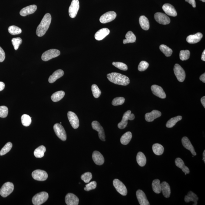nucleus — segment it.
Returning <instances> with one entry per match:
<instances>
[{
    "mask_svg": "<svg viewBox=\"0 0 205 205\" xmlns=\"http://www.w3.org/2000/svg\"><path fill=\"white\" fill-rule=\"evenodd\" d=\"M198 197L197 195L193 192L190 191L187 195L185 196V201L186 203H189L190 201L194 202L193 205L198 204Z\"/></svg>",
    "mask_w": 205,
    "mask_h": 205,
    "instance_id": "obj_27",
    "label": "nucleus"
},
{
    "mask_svg": "<svg viewBox=\"0 0 205 205\" xmlns=\"http://www.w3.org/2000/svg\"><path fill=\"white\" fill-rule=\"evenodd\" d=\"M151 88L152 91L154 95L161 98H166V93L161 87L157 85H153L151 86Z\"/></svg>",
    "mask_w": 205,
    "mask_h": 205,
    "instance_id": "obj_16",
    "label": "nucleus"
},
{
    "mask_svg": "<svg viewBox=\"0 0 205 205\" xmlns=\"http://www.w3.org/2000/svg\"><path fill=\"white\" fill-rule=\"evenodd\" d=\"M199 79L202 82L204 83H205V73H204L201 76H200Z\"/></svg>",
    "mask_w": 205,
    "mask_h": 205,
    "instance_id": "obj_55",
    "label": "nucleus"
},
{
    "mask_svg": "<svg viewBox=\"0 0 205 205\" xmlns=\"http://www.w3.org/2000/svg\"><path fill=\"white\" fill-rule=\"evenodd\" d=\"M135 116L134 114H132L130 110L127 111L124 114L122 119L121 122L118 124V128L119 129H125L127 125L128 121L133 120L135 119Z\"/></svg>",
    "mask_w": 205,
    "mask_h": 205,
    "instance_id": "obj_4",
    "label": "nucleus"
},
{
    "mask_svg": "<svg viewBox=\"0 0 205 205\" xmlns=\"http://www.w3.org/2000/svg\"><path fill=\"white\" fill-rule=\"evenodd\" d=\"M92 157L93 161L97 165H101L104 164V158L100 152L97 151L93 152Z\"/></svg>",
    "mask_w": 205,
    "mask_h": 205,
    "instance_id": "obj_23",
    "label": "nucleus"
},
{
    "mask_svg": "<svg viewBox=\"0 0 205 205\" xmlns=\"http://www.w3.org/2000/svg\"><path fill=\"white\" fill-rule=\"evenodd\" d=\"M139 24L143 30H148L150 28V24L148 19L145 16H141L139 19Z\"/></svg>",
    "mask_w": 205,
    "mask_h": 205,
    "instance_id": "obj_30",
    "label": "nucleus"
},
{
    "mask_svg": "<svg viewBox=\"0 0 205 205\" xmlns=\"http://www.w3.org/2000/svg\"><path fill=\"white\" fill-rule=\"evenodd\" d=\"M51 16L50 14H46L36 30V34L39 37H42L48 30L51 23Z\"/></svg>",
    "mask_w": 205,
    "mask_h": 205,
    "instance_id": "obj_2",
    "label": "nucleus"
},
{
    "mask_svg": "<svg viewBox=\"0 0 205 205\" xmlns=\"http://www.w3.org/2000/svg\"><path fill=\"white\" fill-rule=\"evenodd\" d=\"M113 184L118 193L122 196H126L127 189L126 186L123 183L118 179H115L113 181Z\"/></svg>",
    "mask_w": 205,
    "mask_h": 205,
    "instance_id": "obj_7",
    "label": "nucleus"
},
{
    "mask_svg": "<svg viewBox=\"0 0 205 205\" xmlns=\"http://www.w3.org/2000/svg\"><path fill=\"white\" fill-rule=\"evenodd\" d=\"M125 99L123 97H118L114 98L112 102L113 106H117L122 105L125 102Z\"/></svg>",
    "mask_w": 205,
    "mask_h": 205,
    "instance_id": "obj_47",
    "label": "nucleus"
},
{
    "mask_svg": "<svg viewBox=\"0 0 205 205\" xmlns=\"http://www.w3.org/2000/svg\"><path fill=\"white\" fill-rule=\"evenodd\" d=\"M54 130L56 134L60 139L63 141H65L67 139L66 132L63 127L61 124L57 123L54 125Z\"/></svg>",
    "mask_w": 205,
    "mask_h": 205,
    "instance_id": "obj_8",
    "label": "nucleus"
},
{
    "mask_svg": "<svg viewBox=\"0 0 205 205\" xmlns=\"http://www.w3.org/2000/svg\"><path fill=\"white\" fill-rule=\"evenodd\" d=\"M136 161L139 166L143 167L146 165L147 160L144 154L142 152H139L136 156Z\"/></svg>",
    "mask_w": 205,
    "mask_h": 205,
    "instance_id": "obj_31",
    "label": "nucleus"
},
{
    "mask_svg": "<svg viewBox=\"0 0 205 205\" xmlns=\"http://www.w3.org/2000/svg\"><path fill=\"white\" fill-rule=\"evenodd\" d=\"M201 104H203V107H204V108H205V96H204L202 98H201Z\"/></svg>",
    "mask_w": 205,
    "mask_h": 205,
    "instance_id": "obj_56",
    "label": "nucleus"
},
{
    "mask_svg": "<svg viewBox=\"0 0 205 205\" xmlns=\"http://www.w3.org/2000/svg\"><path fill=\"white\" fill-rule=\"evenodd\" d=\"M163 10L169 16L175 17L177 16L176 10L174 7L169 4H164L162 7Z\"/></svg>",
    "mask_w": 205,
    "mask_h": 205,
    "instance_id": "obj_20",
    "label": "nucleus"
},
{
    "mask_svg": "<svg viewBox=\"0 0 205 205\" xmlns=\"http://www.w3.org/2000/svg\"><path fill=\"white\" fill-rule=\"evenodd\" d=\"M201 59L202 61H205V50L204 51L203 53L202 54Z\"/></svg>",
    "mask_w": 205,
    "mask_h": 205,
    "instance_id": "obj_57",
    "label": "nucleus"
},
{
    "mask_svg": "<svg viewBox=\"0 0 205 205\" xmlns=\"http://www.w3.org/2000/svg\"><path fill=\"white\" fill-rule=\"evenodd\" d=\"M110 33L109 29L107 28H102L98 31L95 35V39L100 41L104 39L106 36L108 35Z\"/></svg>",
    "mask_w": 205,
    "mask_h": 205,
    "instance_id": "obj_25",
    "label": "nucleus"
},
{
    "mask_svg": "<svg viewBox=\"0 0 205 205\" xmlns=\"http://www.w3.org/2000/svg\"><path fill=\"white\" fill-rule=\"evenodd\" d=\"M12 42L15 50H17L19 48V46L22 44V40L20 37L14 38H12Z\"/></svg>",
    "mask_w": 205,
    "mask_h": 205,
    "instance_id": "obj_45",
    "label": "nucleus"
},
{
    "mask_svg": "<svg viewBox=\"0 0 205 205\" xmlns=\"http://www.w3.org/2000/svg\"><path fill=\"white\" fill-rule=\"evenodd\" d=\"M203 160L204 161V162L205 163V150L203 152Z\"/></svg>",
    "mask_w": 205,
    "mask_h": 205,
    "instance_id": "obj_58",
    "label": "nucleus"
},
{
    "mask_svg": "<svg viewBox=\"0 0 205 205\" xmlns=\"http://www.w3.org/2000/svg\"><path fill=\"white\" fill-rule=\"evenodd\" d=\"M37 9V5H33L25 7L20 11L19 13L21 16H25L27 15L32 14L34 13Z\"/></svg>",
    "mask_w": 205,
    "mask_h": 205,
    "instance_id": "obj_21",
    "label": "nucleus"
},
{
    "mask_svg": "<svg viewBox=\"0 0 205 205\" xmlns=\"http://www.w3.org/2000/svg\"><path fill=\"white\" fill-rule=\"evenodd\" d=\"M65 92L63 91H59L54 93L51 96V99L53 101L57 102L59 101L64 97Z\"/></svg>",
    "mask_w": 205,
    "mask_h": 205,
    "instance_id": "obj_36",
    "label": "nucleus"
},
{
    "mask_svg": "<svg viewBox=\"0 0 205 205\" xmlns=\"http://www.w3.org/2000/svg\"><path fill=\"white\" fill-rule=\"evenodd\" d=\"M12 147V143L10 142H8V143H7L0 151V155H4L6 154L8 152L10 151Z\"/></svg>",
    "mask_w": 205,
    "mask_h": 205,
    "instance_id": "obj_43",
    "label": "nucleus"
},
{
    "mask_svg": "<svg viewBox=\"0 0 205 205\" xmlns=\"http://www.w3.org/2000/svg\"><path fill=\"white\" fill-rule=\"evenodd\" d=\"M91 89L93 97L95 98H98L101 94V91L97 85L93 84L92 86Z\"/></svg>",
    "mask_w": 205,
    "mask_h": 205,
    "instance_id": "obj_44",
    "label": "nucleus"
},
{
    "mask_svg": "<svg viewBox=\"0 0 205 205\" xmlns=\"http://www.w3.org/2000/svg\"><path fill=\"white\" fill-rule=\"evenodd\" d=\"M68 118L72 127L77 129L79 127V122L78 118L74 112L69 111L67 114Z\"/></svg>",
    "mask_w": 205,
    "mask_h": 205,
    "instance_id": "obj_15",
    "label": "nucleus"
},
{
    "mask_svg": "<svg viewBox=\"0 0 205 205\" xmlns=\"http://www.w3.org/2000/svg\"><path fill=\"white\" fill-rule=\"evenodd\" d=\"M161 192L164 197L169 198L171 195V189L169 184L166 182H163L161 184Z\"/></svg>",
    "mask_w": 205,
    "mask_h": 205,
    "instance_id": "obj_29",
    "label": "nucleus"
},
{
    "mask_svg": "<svg viewBox=\"0 0 205 205\" xmlns=\"http://www.w3.org/2000/svg\"><path fill=\"white\" fill-rule=\"evenodd\" d=\"M132 133L131 132H126L121 137L120 140L121 144L124 145L129 144L132 139Z\"/></svg>",
    "mask_w": 205,
    "mask_h": 205,
    "instance_id": "obj_33",
    "label": "nucleus"
},
{
    "mask_svg": "<svg viewBox=\"0 0 205 205\" xmlns=\"http://www.w3.org/2000/svg\"><path fill=\"white\" fill-rule=\"evenodd\" d=\"M5 87V84L3 82H0V91L4 90Z\"/></svg>",
    "mask_w": 205,
    "mask_h": 205,
    "instance_id": "obj_54",
    "label": "nucleus"
},
{
    "mask_svg": "<svg viewBox=\"0 0 205 205\" xmlns=\"http://www.w3.org/2000/svg\"><path fill=\"white\" fill-rule=\"evenodd\" d=\"M64 72L61 69L58 70L54 72L53 74L50 76L48 79V81L50 83L55 82L57 79L60 78L63 76Z\"/></svg>",
    "mask_w": 205,
    "mask_h": 205,
    "instance_id": "obj_26",
    "label": "nucleus"
},
{
    "mask_svg": "<svg viewBox=\"0 0 205 205\" xmlns=\"http://www.w3.org/2000/svg\"><path fill=\"white\" fill-rule=\"evenodd\" d=\"M183 146L185 149L189 150L193 156H196V153L195 151L194 148L191 143L190 141L187 137H184L182 139Z\"/></svg>",
    "mask_w": 205,
    "mask_h": 205,
    "instance_id": "obj_22",
    "label": "nucleus"
},
{
    "mask_svg": "<svg viewBox=\"0 0 205 205\" xmlns=\"http://www.w3.org/2000/svg\"><path fill=\"white\" fill-rule=\"evenodd\" d=\"M154 18L156 21L161 24H168L171 22L169 18L165 14L162 13H156L155 14Z\"/></svg>",
    "mask_w": 205,
    "mask_h": 205,
    "instance_id": "obj_10",
    "label": "nucleus"
},
{
    "mask_svg": "<svg viewBox=\"0 0 205 205\" xmlns=\"http://www.w3.org/2000/svg\"><path fill=\"white\" fill-rule=\"evenodd\" d=\"M136 197L139 204L141 205H150L146 195L143 191L138 189L136 192Z\"/></svg>",
    "mask_w": 205,
    "mask_h": 205,
    "instance_id": "obj_17",
    "label": "nucleus"
},
{
    "mask_svg": "<svg viewBox=\"0 0 205 205\" xmlns=\"http://www.w3.org/2000/svg\"><path fill=\"white\" fill-rule=\"evenodd\" d=\"M152 150L153 153L156 155H161L164 152V148L161 145L156 143L153 145Z\"/></svg>",
    "mask_w": 205,
    "mask_h": 205,
    "instance_id": "obj_34",
    "label": "nucleus"
},
{
    "mask_svg": "<svg viewBox=\"0 0 205 205\" xmlns=\"http://www.w3.org/2000/svg\"><path fill=\"white\" fill-rule=\"evenodd\" d=\"M126 39L124 40L123 44H125L129 43L135 42L136 40V37L133 32L130 31L128 32L125 36Z\"/></svg>",
    "mask_w": 205,
    "mask_h": 205,
    "instance_id": "obj_32",
    "label": "nucleus"
},
{
    "mask_svg": "<svg viewBox=\"0 0 205 205\" xmlns=\"http://www.w3.org/2000/svg\"><path fill=\"white\" fill-rule=\"evenodd\" d=\"M116 13L114 11H110L104 14L100 17V21L101 23L105 24L112 21L116 18Z\"/></svg>",
    "mask_w": 205,
    "mask_h": 205,
    "instance_id": "obj_11",
    "label": "nucleus"
},
{
    "mask_svg": "<svg viewBox=\"0 0 205 205\" xmlns=\"http://www.w3.org/2000/svg\"><path fill=\"white\" fill-rule=\"evenodd\" d=\"M9 33L12 35H16L20 34L22 33V30L20 28L15 26H11L8 28Z\"/></svg>",
    "mask_w": 205,
    "mask_h": 205,
    "instance_id": "obj_41",
    "label": "nucleus"
},
{
    "mask_svg": "<svg viewBox=\"0 0 205 205\" xmlns=\"http://www.w3.org/2000/svg\"><path fill=\"white\" fill-rule=\"evenodd\" d=\"M200 1H202V2H205V0H200Z\"/></svg>",
    "mask_w": 205,
    "mask_h": 205,
    "instance_id": "obj_59",
    "label": "nucleus"
},
{
    "mask_svg": "<svg viewBox=\"0 0 205 205\" xmlns=\"http://www.w3.org/2000/svg\"><path fill=\"white\" fill-rule=\"evenodd\" d=\"M33 179L36 180L44 181L46 180L48 178V174L43 170L37 169L33 171L32 174Z\"/></svg>",
    "mask_w": 205,
    "mask_h": 205,
    "instance_id": "obj_14",
    "label": "nucleus"
},
{
    "mask_svg": "<svg viewBox=\"0 0 205 205\" xmlns=\"http://www.w3.org/2000/svg\"><path fill=\"white\" fill-rule=\"evenodd\" d=\"M5 58V53L2 48L0 47V62H3Z\"/></svg>",
    "mask_w": 205,
    "mask_h": 205,
    "instance_id": "obj_52",
    "label": "nucleus"
},
{
    "mask_svg": "<svg viewBox=\"0 0 205 205\" xmlns=\"http://www.w3.org/2000/svg\"><path fill=\"white\" fill-rule=\"evenodd\" d=\"M22 124L25 127H28L31 123V118L27 114H23L21 118Z\"/></svg>",
    "mask_w": 205,
    "mask_h": 205,
    "instance_id": "obj_40",
    "label": "nucleus"
},
{
    "mask_svg": "<svg viewBox=\"0 0 205 205\" xmlns=\"http://www.w3.org/2000/svg\"><path fill=\"white\" fill-rule=\"evenodd\" d=\"M46 147L44 146H41L37 148L34 152V156L38 158H41L44 156L46 152Z\"/></svg>",
    "mask_w": 205,
    "mask_h": 205,
    "instance_id": "obj_37",
    "label": "nucleus"
},
{
    "mask_svg": "<svg viewBox=\"0 0 205 205\" xmlns=\"http://www.w3.org/2000/svg\"><path fill=\"white\" fill-rule=\"evenodd\" d=\"M8 112V108L6 106H2L0 107V118H6L7 116Z\"/></svg>",
    "mask_w": 205,
    "mask_h": 205,
    "instance_id": "obj_49",
    "label": "nucleus"
},
{
    "mask_svg": "<svg viewBox=\"0 0 205 205\" xmlns=\"http://www.w3.org/2000/svg\"><path fill=\"white\" fill-rule=\"evenodd\" d=\"M161 115V112L160 111L158 110H154L152 112L149 113H147L145 115V120L147 122H153L155 119L159 118Z\"/></svg>",
    "mask_w": 205,
    "mask_h": 205,
    "instance_id": "obj_19",
    "label": "nucleus"
},
{
    "mask_svg": "<svg viewBox=\"0 0 205 205\" xmlns=\"http://www.w3.org/2000/svg\"><path fill=\"white\" fill-rule=\"evenodd\" d=\"M160 51L164 53L167 57L171 56L172 53V50L164 44H161L160 46Z\"/></svg>",
    "mask_w": 205,
    "mask_h": 205,
    "instance_id": "obj_39",
    "label": "nucleus"
},
{
    "mask_svg": "<svg viewBox=\"0 0 205 205\" xmlns=\"http://www.w3.org/2000/svg\"><path fill=\"white\" fill-rule=\"evenodd\" d=\"M14 188V186L12 183H5L0 189V195L3 197H6L13 192Z\"/></svg>",
    "mask_w": 205,
    "mask_h": 205,
    "instance_id": "obj_6",
    "label": "nucleus"
},
{
    "mask_svg": "<svg viewBox=\"0 0 205 205\" xmlns=\"http://www.w3.org/2000/svg\"><path fill=\"white\" fill-rule=\"evenodd\" d=\"M175 162L177 167L181 169L183 172L186 174H189V168L185 166L184 163L181 158H176L175 160Z\"/></svg>",
    "mask_w": 205,
    "mask_h": 205,
    "instance_id": "obj_28",
    "label": "nucleus"
},
{
    "mask_svg": "<svg viewBox=\"0 0 205 205\" xmlns=\"http://www.w3.org/2000/svg\"><path fill=\"white\" fill-rule=\"evenodd\" d=\"M97 182L95 181L90 182L86 185V187L84 188V190L88 192L93 189H95L97 187Z\"/></svg>",
    "mask_w": 205,
    "mask_h": 205,
    "instance_id": "obj_50",
    "label": "nucleus"
},
{
    "mask_svg": "<svg viewBox=\"0 0 205 205\" xmlns=\"http://www.w3.org/2000/svg\"><path fill=\"white\" fill-rule=\"evenodd\" d=\"M174 71L178 80L180 82H184L186 77V74L183 68L180 65L175 64L174 65Z\"/></svg>",
    "mask_w": 205,
    "mask_h": 205,
    "instance_id": "obj_9",
    "label": "nucleus"
},
{
    "mask_svg": "<svg viewBox=\"0 0 205 205\" xmlns=\"http://www.w3.org/2000/svg\"><path fill=\"white\" fill-rule=\"evenodd\" d=\"M152 187L155 193L159 194L161 192V184L159 180L155 179L153 180L152 183Z\"/></svg>",
    "mask_w": 205,
    "mask_h": 205,
    "instance_id": "obj_35",
    "label": "nucleus"
},
{
    "mask_svg": "<svg viewBox=\"0 0 205 205\" xmlns=\"http://www.w3.org/2000/svg\"><path fill=\"white\" fill-rule=\"evenodd\" d=\"M190 53L189 50H182L180 52L179 56L181 60H187L190 57Z\"/></svg>",
    "mask_w": 205,
    "mask_h": 205,
    "instance_id": "obj_42",
    "label": "nucleus"
},
{
    "mask_svg": "<svg viewBox=\"0 0 205 205\" xmlns=\"http://www.w3.org/2000/svg\"><path fill=\"white\" fill-rule=\"evenodd\" d=\"M65 201L67 205H78L79 204V199L76 195L69 193L65 196Z\"/></svg>",
    "mask_w": 205,
    "mask_h": 205,
    "instance_id": "obj_18",
    "label": "nucleus"
},
{
    "mask_svg": "<svg viewBox=\"0 0 205 205\" xmlns=\"http://www.w3.org/2000/svg\"><path fill=\"white\" fill-rule=\"evenodd\" d=\"M107 77L110 82L115 84L125 86L130 83V80L127 76L118 73L113 72L108 74Z\"/></svg>",
    "mask_w": 205,
    "mask_h": 205,
    "instance_id": "obj_1",
    "label": "nucleus"
},
{
    "mask_svg": "<svg viewBox=\"0 0 205 205\" xmlns=\"http://www.w3.org/2000/svg\"><path fill=\"white\" fill-rule=\"evenodd\" d=\"M81 179L86 183H88L93 178V175L91 172H85L81 176Z\"/></svg>",
    "mask_w": 205,
    "mask_h": 205,
    "instance_id": "obj_46",
    "label": "nucleus"
},
{
    "mask_svg": "<svg viewBox=\"0 0 205 205\" xmlns=\"http://www.w3.org/2000/svg\"><path fill=\"white\" fill-rule=\"evenodd\" d=\"M185 1L192 5L193 8L196 7V4L195 0H185Z\"/></svg>",
    "mask_w": 205,
    "mask_h": 205,
    "instance_id": "obj_53",
    "label": "nucleus"
},
{
    "mask_svg": "<svg viewBox=\"0 0 205 205\" xmlns=\"http://www.w3.org/2000/svg\"><path fill=\"white\" fill-rule=\"evenodd\" d=\"M93 129L98 132L99 138L101 141H105V135L103 127L97 121H93L92 123Z\"/></svg>",
    "mask_w": 205,
    "mask_h": 205,
    "instance_id": "obj_13",
    "label": "nucleus"
},
{
    "mask_svg": "<svg viewBox=\"0 0 205 205\" xmlns=\"http://www.w3.org/2000/svg\"><path fill=\"white\" fill-rule=\"evenodd\" d=\"M182 117L181 116H178L171 118L169 121L167 122L166 124V127L167 128H171L173 127L174 125L176 124L177 122L182 119Z\"/></svg>",
    "mask_w": 205,
    "mask_h": 205,
    "instance_id": "obj_38",
    "label": "nucleus"
},
{
    "mask_svg": "<svg viewBox=\"0 0 205 205\" xmlns=\"http://www.w3.org/2000/svg\"><path fill=\"white\" fill-rule=\"evenodd\" d=\"M149 66L148 63L145 61H142L140 62L138 67V69L140 72H143L147 69Z\"/></svg>",
    "mask_w": 205,
    "mask_h": 205,
    "instance_id": "obj_51",
    "label": "nucleus"
},
{
    "mask_svg": "<svg viewBox=\"0 0 205 205\" xmlns=\"http://www.w3.org/2000/svg\"><path fill=\"white\" fill-rule=\"evenodd\" d=\"M113 65L116 68L123 71H127L128 70V67L126 64L124 63L121 62H113Z\"/></svg>",
    "mask_w": 205,
    "mask_h": 205,
    "instance_id": "obj_48",
    "label": "nucleus"
},
{
    "mask_svg": "<svg viewBox=\"0 0 205 205\" xmlns=\"http://www.w3.org/2000/svg\"><path fill=\"white\" fill-rule=\"evenodd\" d=\"M79 8L78 0H73L69 8V15L71 18H75L77 14Z\"/></svg>",
    "mask_w": 205,
    "mask_h": 205,
    "instance_id": "obj_12",
    "label": "nucleus"
},
{
    "mask_svg": "<svg viewBox=\"0 0 205 205\" xmlns=\"http://www.w3.org/2000/svg\"><path fill=\"white\" fill-rule=\"evenodd\" d=\"M61 52L56 49H51L45 51L42 54L41 59L44 61L50 60L53 58H56L60 55Z\"/></svg>",
    "mask_w": 205,
    "mask_h": 205,
    "instance_id": "obj_5",
    "label": "nucleus"
},
{
    "mask_svg": "<svg viewBox=\"0 0 205 205\" xmlns=\"http://www.w3.org/2000/svg\"><path fill=\"white\" fill-rule=\"evenodd\" d=\"M48 193L46 192H41L35 195L32 199L33 205H40L45 203L48 198Z\"/></svg>",
    "mask_w": 205,
    "mask_h": 205,
    "instance_id": "obj_3",
    "label": "nucleus"
},
{
    "mask_svg": "<svg viewBox=\"0 0 205 205\" xmlns=\"http://www.w3.org/2000/svg\"><path fill=\"white\" fill-rule=\"evenodd\" d=\"M203 37V34L198 33L194 35H190L186 38V41L190 44H195L199 42Z\"/></svg>",
    "mask_w": 205,
    "mask_h": 205,
    "instance_id": "obj_24",
    "label": "nucleus"
}]
</instances>
